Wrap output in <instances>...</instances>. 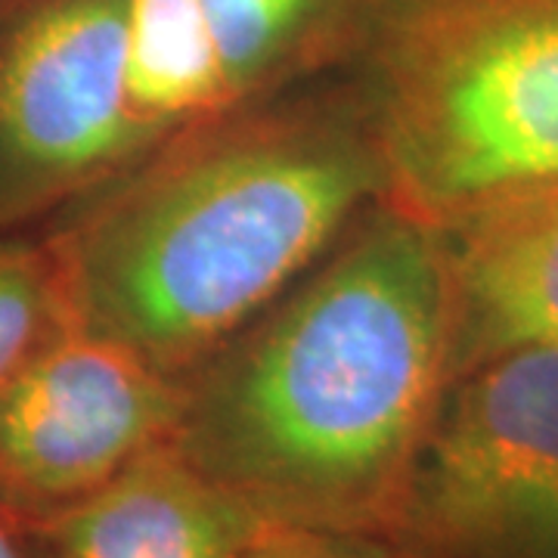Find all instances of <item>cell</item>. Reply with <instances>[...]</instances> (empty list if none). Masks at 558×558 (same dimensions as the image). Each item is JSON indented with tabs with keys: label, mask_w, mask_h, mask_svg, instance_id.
Wrapping results in <instances>:
<instances>
[{
	"label": "cell",
	"mask_w": 558,
	"mask_h": 558,
	"mask_svg": "<svg viewBox=\"0 0 558 558\" xmlns=\"http://www.w3.org/2000/svg\"><path fill=\"white\" fill-rule=\"evenodd\" d=\"M385 196L357 81L161 140L44 227L78 326L186 379Z\"/></svg>",
	"instance_id": "7a4b0ae2"
},
{
	"label": "cell",
	"mask_w": 558,
	"mask_h": 558,
	"mask_svg": "<svg viewBox=\"0 0 558 558\" xmlns=\"http://www.w3.org/2000/svg\"><path fill=\"white\" fill-rule=\"evenodd\" d=\"M248 558H418L391 537L270 524Z\"/></svg>",
	"instance_id": "7c38bea8"
},
{
	"label": "cell",
	"mask_w": 558,
	"mask_h": 558,
	"mask_svg": "<svg viewBox=\"0 0 558 558\" xmlns=\"http://www.w3.org/2000/svg\"><path fill=\"white\" fill-rule=\"evenodd\" d=\"M391 539L418 558H558L556 348L453 381Z\"/></svg>",
	"instance_id": "5b68a950"
},
{
	"label": "cell",
	"mask_w": 558,
	"mask_h": 558,
	"mask_svg": "<svg viewBox=\"0 0 558 558\" xmlns=\"http://www.w3.org/2000/svg\"><path fill=\"white\" fill-rule=\"evenodd\" d=\"M223 109L227 84L202 0H128V112L140 156Z\"/></svg>",
	"instance_id": "30bf717a"
},
{
	"label": "cell",
	"mask_w": 558,
	"mask_h": 558,
	"mask_svg": "<svg viewBox=\"0 0 558 558\" xmlns=\"http://www.w3.org/2000/svg\"><path fill=\"white\" fill-rule=\"evenodd\" d=\"M186 379L69 329L0 388V512L20 531L100 494L178 438Z\"/></svg>",
	"instance_id": "8992f818"
},
{
	"label": "cell",
	"mask_w": 558,
	"mask_h": 558,
	"mask_svg": "<svg viewBox=\"0 0 558 558\" xmlns=\"http://www.w3.org/2000/svg\"><path fill=\"white\" fill-rule=\"evenodd\" d=\"M360 57L381 202L440 227L558 180V0H388Z\"/></svg>",
	"instance_id": "3957f363"
},
{
	"label": "cell",
	"mask_w": 558,
	"mask_h": 558,
	"mask_svg": "<svg viewBox=\"0 0 558 558\" xmlns=\"http://www.w3.org/2000/svg\"><path fill=\"white\" fill-rule=\"evenodd\" d=\"M137 156L128 0H0V233L44 230Z\"/></svg>",
	"instance_id": "277c9868"
},
{
	"label": "cell",
	"mask_w": 558,
	"mask_h": 558,
	"mask_svg": "<svg viewBox=\"0 0 558 558\" xmlns=\"http://www.w3.org/2000/svg\"><path fill=\"white\" fill-rule=\"evenodd\" d=\"M75 326L65 274L47 233H0V388Z\"/></svg>",
	"instance_id": "8fae6325"
},
{
	"label": "cell",
	"mask_w": 558,
	"mask_h": 558,
	"mask_svg": "<svg viewBox=\"0 0 558 558\" xmlns=\"http://www.w3.org/2000/svg\"><path fill=\"white\" fill-rule=\"evenodd\" d=\"M0 558H32L25 534L3 512H0Z\"/></svg>",
	"instance_id": "4fadbf2b"
},
{
	"label": "cell",
	"mask_w": 558,
	"mask_h": 558,
	"mask_svg": "<svg viewBox=\"0 0 558 558\" xmlns=\"http://www.w3.org/2000/svg\"><path fill=\"white\" fill-rule=\"evenodd\" d=\"M438 230L457 379L512 351H558V180L481 202Z\"/></svg>",
	"instance_id": "52a82bcc"
},
{
	"label": "cell",
	"mask_w": 558,
	"mask_h": 558,
	"mask_svg": "<svg viewBox=\"0 0 558 558\" xmlns=\"http://www.w3.org/2000/svg\"><path fill=\"white\" fill-rule=\"evenodd\" d=\"M385 7L388 0H202L230 109L363 53Z\"/></svg>",
	"instance_id": "9c48e42d"
},
{
	"label": "cell",
	"mask_w": 558,
	"mask_h": 558,
	"mask_svg": "<svg viewBox=\"0 0 558 558\" xmlns=\"http://www.w3.org/2000/svg\"><path fill=\"white\" fill-rule=\"evenodd\" d=\"M270 524L171 440L22 534L32 558H248Z\"/></svg>",
	"instance_id": "ba28073f"
},
{
	"label": "cell",
	"mask_w": 558,
	"mask_h": 558,
	"mask_svg": "<svg viewBox=\"0 0 558 558\" xmlns=\"http://www.w3.org/2000/svg\"><path fill=\"white\" fill-rule=\"evenodd\" d=\"M453 381L440 230L376 202L186 376L174 444L264 519L395 537Z\"/></svg>",
	"instance_id": "6da1fadb"
}]
</instances>
